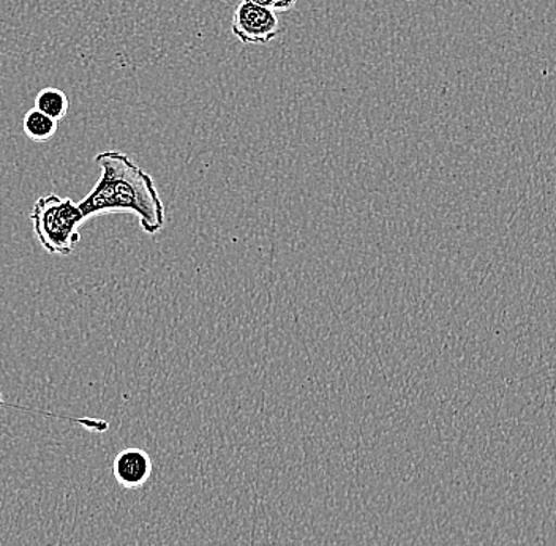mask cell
Segmentation results:
<instances>
[{"instance_id": "4", "label": "cell", "mask_w": 556, "mask_h": 546, "mask_svg": "<svg viewBox=\"0 0 556 546\" xmlns=\"http://www.w3.org/2000/svg\"><path fill=\"white\" fill-rule=\"evenodd\" d=\"M113 474L124 488H141L151 479V457L141 448H125L114 460Z\"/></svg>"}, {"instance_id": "3", "label": "cell", "mask_w": 556, "mask_h": 546, "mask_svg": "<svg viewBox=\"0 0 556 546\" xmlns=\"http://www.w3.org/2000/svg\"><path fill=\"white\" fill-rule=\"evenodd\" d=\"M231 30L242 45H269L280 34V23L274 10L242 0L236 7Z\"/></svg>"}, {"instance_id": "7", "label": "cell", "mask_w": 556, "mask_h": 546, "mask_svg": "<svg viewBox=\"0 0 556 546\" xmlns=\"http://www.w3.org/2000/svg\"><path fill=\"white\" fill-rule=\"evenodd\" d=\"M298 3V0H274L273 10L274 12H290Z\"/></svg>"}, {"instance_id": "9", "label": "cell", "mask_w": 556, "mask_h": 546, "mask_svg": "<svg viewBox=\"0 0 556 546\" xmlns=\"http://www.w3.org/2000/svg\"><path fill=\"white\" fill-rule=\"evenodd\" d=\"M2 406H5V403L2 402V393H0V408H2Z\"/></svg>"}, {"instance_id": "1", "label": "cell", "mask_w": 556, "mask_h": 546, "mask_svg": "<svg viewBox=\"0 0 556 546\" xmlns=\"http://www.w3.org/2000/svg\"><path fill=\"white\" fill-rule=\"evenodd\" d=\"M96 162L102 169L100 179L78 203L86 220L104 214H134L146 234H159L166 212L151 174L119 151L102 152Z\"/></svg>"}, {"instance_id": "8", "label": "cell", "mask_w": 556, "mask_h": 546, "mask_svg": "<svg viewBox=\"0 0 556 546\" xmlns=\"http://www.w3.org/2000/svg\"><path fill=\"white\" fill-rule=\"evenodd\" d=\"M250 2L258 3V5L267 7V9L273 10L274 0H250Z\"/></svg>"}, {"instance_id": "6", "label": "cell", "mask_w": 556, "mask_h": 546, "mask_svg": "<svg viewBox=\"0 0 556 546\" xmlns=\"http://www.w3.org/2000/svg\"><path fill=\"white\" fill-rule=\"evenodd\" d=\"M58 124L47 114L38 110H30L23 119V130L27 138L35 142H47L54 137L58 131Z\"/></svg>"}, {"instance_id": "2", "label": "cell", "mask_w": 556, "mask_h": 546, "mask_svg": "<svg viewBox=\"0 0 556 546\" xmlns=\"http://www.w3.org/2000/svg\"><path fill=\"white\" fill-rule=\"evenodd\" d=\"M35 238L50 255H72L78 245L79 226L86 221L79 204L72 198L47 194L38 198L30 214Z\"/></svg>"}, {"instance_id": "5", "label": "cell", "mask_w": 556, "mask_h": 546, "mask_svg": "<svg viewBox=\"0 0 556 546\" xmlns=\"http://www.w3.org/2000/svg\"><path fill=\"white\" fill-rule=\"evenodd\" d=\"M34 107L50 116L51 119L61 122L68 113V97L61 89L47 87L35 97Z\"/></svg>"}]
</instances>
